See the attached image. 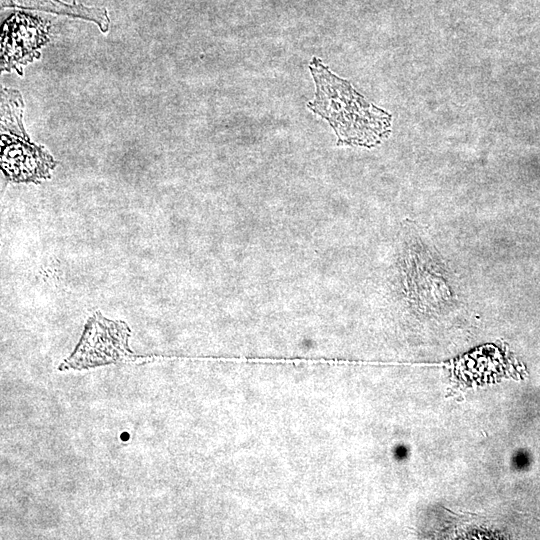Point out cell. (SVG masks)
<instances>
[{"label":"cell","instance_id":"cell-4","mask_svg":"<svg viewBox=\"0 0 540 540\" xmlns=\"http://www.w3.org/2000/svg\"><path fill=\"white\" fill-rule=\"evenodd\" d=\"M122 438H123V439H127V438H128V434H127V433L122 434Z\"/></svg>","mask_w":540,"mask_h":540},{"label":"cell","instance_id":"cell-3","mask_svg":"<svg viewBox=\"0 0 540 540\" xmlns=\"http://www.w3.org/2000/svg\"><path fill=\"white\" fill-rule=\"evenodd\" d=\"M2 5L85 18L95 22L103 32L108 31L109 28V16L103 8L86 7L75 3L66 4L60 0H2Z\"/></svg>","mask_w":540,"mask_h":540},{"label":"cell","instance_id":"cell-2","mask_svg":"<svg viewBox=\"0 0 540 540\" xmlns=\"http://www.w3.org/2000/svg\"><path fill=\"white\" fill-rule=\"evenodd\" d=\"M1 161L5 174L14 181H36L49 176L53 159L32 144L22 126V100L17 91H3Z\"/></svg>","mask_w":540,"mask_h":540},{"label":"cell","instance_id":"cell-1","mask_svg":"<svg viewBox=\"0 0 540 540\" xmlns=\"http://www.w3.org/2000/svg\"><path fill=\"white\" fill-rule=\"evenodd\" d=\"M309 67L316 93L308 107L330 123L339 144L372 147L389 134L388 113L369 103L320 59L314 58Z\"/></svg>","mask_w":540,"mask_h":540}]
</instances>
